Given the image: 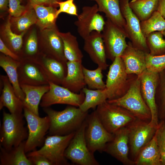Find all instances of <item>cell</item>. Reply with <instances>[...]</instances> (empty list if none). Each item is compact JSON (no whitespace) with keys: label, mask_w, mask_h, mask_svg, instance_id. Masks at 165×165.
Segmentation results:
<instances>
[{"label":"cell","mask_w":165,"mask_h":165,"mask_svg":"<svg viewBox=\"0 0 165 165\" xmlns=\"http://www.w3.org/2000/svg\"><path fill=\"white\" fill-rule=\"evenodd\" d=\"M23 112L28 129L25 150L26 153H28L35 150L44 143L45 135L50 128V120L47 116L40 117L25 107H24Z\"/></svg>","instance_id":"obj_8"},{"label":"cell","mask_w":165,"mask_h":165,"mask_svg":"<svg viewBox=\"0 0 165 165\" xmlns=\"http://www.w3.org/2000/svg\"><path fill=\"white\" fill-rule=\"evenodd\" d=\"M20 85L41 86L49 84V80L42 69L34 60L23 58L18 68Z\"/></svg>","instance_id":"obj_16"},{"label":"cell","mask_w":165,"mask_h":165,"mask_svg":"<svg viewBox=\"0 0 165 165\" xmlns=\"http://www.w3.org/2000/svg\"><path fill=\"white\" fill-rule=\"evenodd\" d=\"M145 62L147 70L159 73L165 69V54L154 56L146 53Z\"/></svg>","instance_id":"obj_39"},{"label":"cell","mask_w":165,"mask_h":165,"mask_svg":"<svg viewBox=\"0 0 165 165\" xmlns=\"http://www.w3.org/2000/svg\"><path fill=\"white\" fill-rule=\"evenodd\" d=\"M160 0H132L129 5L140 21L148 18L157 9Z\"/></svg>","instance_id":"obj_31"},{"label":"cell","mask_w":165,"mask_h":165,"mask_svg":"<svg viewBox=\"0 0 165 165\" xmlns=\"http://www.w3.org/2000/svg\"><path fill=\"white\" fill-rule=\"evenodd\" d=\"M60 1V0H30L31 5H48L55 7L58 6L57 3Z\"/></svg>","instance_id":"obj_46"},{"label":"cell","mask_w":165,"mask_h":165,"mask_svg":"<svg viewBox=\"0 0 165 165\" xmlns=\"http://www.w3.org/2000/svg\"><path fill=\"white\" fill-rule=\"evenodd\" d=\"M161 32L163 34V36H164L165 37V30Z\"/></svg>","instance_id":"obj_49"},{"label":"cell","mask_w":165,"mask_h":165,"mask_svg":"<svg viewBox=\"0 0 165 165\" xmlns=\"http://www.w3.org/2000/svg\"><path fill=\"white\" fill-rule=\"evenodd\" d=\"M75 132L64 136L49 135L45 138L42 147L38 150L28 152L27 156L28 157L35 155L43 156L52 165H69L64 153Z\"/></svg>","instance_id":"obj_6"},{"label":"cell","mask_w":165,"mask_h":165,"mask_svg":"<svg viewBox=\"0 0 165 165\" xmlns=\"http://www.w3.org/2000/svg\"><path fill=\"white\" fill-rule=\"evenodd\" d=\"M157 11L165 19V0H160Z\"/></svg>","instance_id":"obj_47"},{"label":"cell","mask_w":165,"mask_h":165,"mask_svg":"<svg viewBox=\"0 0 165 165\" xmlns=\"http://www.w3.org/2000/svg\"><path fill=\"white\" fill-rule=\"evenodd\" d=\"M138 76L140 79L141 95L151 112V119L150 122L157 127L159 121L155 102V94L159 73L146 69Z\"/></svg>","instance_id":"obj_15"},{"label":"cell","mask_w":165,"mask_h":165,"mask_svg":"<svg viewBox=\"0 0 165 165\" xmlns=\"http://www.w3.org/2000/svg\"><path fill=\"white\" fill-rule=\"evenodd\" d=\"M45 42L42 46L46 54L57 60L64 62L68 61L65 58L64 50L63 43L59 32L55 26L45 30Z\"/></svg>","instance_id":"obj_23"},{"label":"cell","mask_w":165,"mask_h":165,"mask_svg":"<svg viewBox=\"0 0 165 165\" xmlns=\"http://www.w3.org/2000/svg\"><path fill=\"white\" fill-rule=\"evenodd\" d=\"M113 134L112 140L108 143L104 150L124 165H133L134 161L129 158L128 130L127 127Z\"/></svg>","instance_id":"obj_17"},{"label":"cell","mask_w":165,"mask_h":165,"mask_svg":"<svg viewBox=\"0 0 165 165\" xmlns=\"http://www.w3.org/2000/svg\"><path fill=\"white\" fill-rule=\"evenodd\" d=\"M59 34L63 43L64 56L68 61H82L83 55L76 37L69 32H59Z\"/></svg>","instance_id":"obj_29"},{"label":"cell","mask_w":165,"mask_h":165,"mask_svg":"<svg viewBox=\"0 0 165 165\" xmlns=\"http://www.w3.org/2000/svg\"><path fill=\"white\" fill-rule=\"evenodd\" d=\"M156 133L161 155L162 165H165V121L159 122Z\"/></svg>","instance_id":"obj_41"},{"label":"cell","mask_w":165,"mask_h":165,"mask_svg":"<svg viewBox=\"0 0 165 165\" xmlns=\"http://www.w3.org/2000/svg\"><path fill=\"white\" fill-rule=\"evenodd\" d=\"M94 1L97 3L99 12L104 13L107 19L125 30L126 21L121 13L120 0Z\"/></svg>","instance_id":"obj_28"},{"label":"cell","mask_w":165,"mask_h":165,"mask_svg":"<svg viewBox=\"0 0 165 165\" xmlns=\"http://www.w3.org/2000/svg\"><path fill=\"white\" fill-rule=\"evenodd\" d=\"M127 127L130 151L132 160L134 161L141 148L153 137L158 127L150 121L137 119Z\"/></svg>","instance_id":"obj_10"},{"label":"cell","mask_w":165,"mask_h":165,"mask_svg":"<svg viewBox=\"0 0 165 165\" xmlns=\"http://www.w3.org/2000/svg\"><path fill=\"white\" fill-rule=\"evenodd\" d=\"M2 89L0 97V109L6 108L10 113L21 114L23 111V101L16 95L7 75H0Z\"/></svg>","instance_id":"obj_21"},{"label":"cell","mask_w":165,"mask_h":165,"mask_svg":"<svg viewBox=\"0 0 165 165\" xmlns=\"http://www.w3.org/2000/svg\"><path fill=\"white\" fill-rule=\"evenodd\" d=\"M130 0L119 1L121 13L126 21L125 31L134 46L149 53L146 39L141 31L140 20L130 8Z\"/></svg>","instance_id":"obj_13"},{"label":"cell","mask_w":165,"mask_h":165,"mask_svg":"<svg viewBox=\"0 0 165 165\" xmlns=\"http://www.w3.org/2000/svg\"><path fill=\"white\" fill-rule=\"evenodd\" d=\"M67 72L61 86L72 92L79 93L85 87L82 61H67Z\"/></svg>","instance_id":"obj_22"},{"label":"cell","mask_w":165,"mask_h":165,"mask_svg":"<svg viewBox=\"0 0 165 165\" xmlns=\"http://www.w3.org/2000/svg\"><path fill=\"white\" fill-rule=\"evenodd\" d=\"M25 141L9 150L0 147V165H33L25 154Z\"/></svg>","instance_id":"obj_25"},{"label":"cell","mask_w":165,"mask_h":165,"mask_svg":"<svg viewBox=\"0 0 165 165\" xmlns=\"http://www.w3.org/2000/svg\"><path fill=\"white\" fill-rule=\"evenodd\" d=\"M25 95L23 101L25 107L35 114L39 115L38 106L44 95L50 89L49 84L41 86L20 85Z\"/></svg>","instance_id":"obj_24"},{"label":"cell","mask_w":165,"mask_h":165,"mask_svg":"<svg viewBox=\"0 0 165 165\" xmlns=\"http://www.w3.org/2000/svg\"><path fill=\"white\" fill-rule=\"evenodd\" d=\"M83 72L85 82L89 88L92 90L104 89L105 83L104 82L103 70L98 67L94 70H90L83 66Z\"/></svg>","instance_id":"obj_35"},{"label":"cell","mask_w":165,"mask_h":165,"mask_svg":"<svg viewBox=\"0 0 165 165\" xmlns=\"http://www.w3.org/2000/svg\"><path fill=\"white\" fill-rule=\"evenodd\" d=\"M34 9L38 18L37 23L41 28L43 29L55 26L56 12L55 6L38 4L31 5Z\"/></svg>","instance_id":"obj_30"},{"label":"cell","mask_w":165,"mask_h":165,"mask_svg":"<svg viewBox=\"0 0 165 165\" xmlns=\"http://www.w3.org/2000/svg\"><path fill=\"white\" fill-rule=\"evenodd\" d=\"M74 0H67L63 2H59L57 4L59 7L57 10L56 17L57 18L61 13H65L70 15L77 16L78 15L77 7L74 2Z\"/></svg>","instance_id":"obj_42"},{"label":"cell","mask_w":165,"mask_h":165,"mask_svg":"<svg viewBox=\"0 0 165 165\" xmlns=\"http://www.w3.org/2000/svg\"><path fill=\"white\" fill-rule=\"evenodd\" d=\"M0 51L3 54L12 59L17 61H20V57L13 52L3 42L1 38H0Z\"/></svg>","instance_id":"obj_44"},{"label":"cell","mask_w":165,"mask_h":165,"mask_svg":"<svg viewBox=\"0 0 165 165\" xmlns=\"http://www.w3.org/2000/svg\"><path fill=\"white\" fill-rule=\"evenodd\" d=\"M161 32H154L146 38V42L149 50V53L157 56L165 54V39Z\"/></svg>","instance_id":"obj_36"},{"label":"cell","mask_w":165,"mask_h":165,"mask_svg":"<svg viewBox=\"0 0 165 165\" xmlns=\"http://www.w3.org/2000/svg\"><path fill=\"white\" fill-rule=\"evenodd\" d=\"M98 12L97 4L91 6H84L77 16V20L74 24L79 34L83 39L93 31H102L105 21Z\"/></svg>","instance_id":"obj_14"},{"label":"cell","mask_w":165,"mask_h":165,"mask_svg":"<svg viewBox=\"0 0 165 165\" xmlns=\"http://www.w3.org/2000/svg\"><path fill=\"white\" fill-rule=\"evenodd\" d=\"M137 76L128 74L121 57H116L107 75L105 88L107 100L117 99L124 95Z\"/></svg>","instance_id":"obj_3"},{"label":"cell","mask_w":165,"mask_h":165,"mask_svg":"<svg viewBox=\"0 0 165 165\" xmlns=\"http://www.w3.org/2000/svg\"><path fill=\"white\" fill-rule=\"evenodd\" d=\"M83 49L92 61L103 70L106 69L108 65L101 32L92 31L84 39Z\"/></svg>","instance_id":"obj_19"},{"label":"cell","mask_w":165,"mask_h":165,"mask_svg":"<svg viewBox=\"0 0 165 165\" xmlns=\"http://www.w3.org/2000/svg\"><path fill=\"white\" fill-rule=\"evenodd\" d=\"M91 0V1H94V0Z\"/></svg>","instance_id":"obj_50"},{"label":"cell","mask_w":165,"mask_h":165,"mask_svg":"<svg viewBox=\"0 0 165 165\" xmlns=\"http://www.w3.org/2000/svg\"><path fill=\"white\" fill-rule=\"evenodd\" d=\"M155 102L159 122L165 121V69L159 73Z\"/></svg>","instance_id":"obj_34"},{"label":"cell","mask_w":165,"mask_h":165,"mask_svg":"<svg viewBox=\"0 0 165 165\" xmlns=\"http://www.w3.org/2000/svg\"><path fill=\"white\" fill-rule=\"evenodd\" d=\"M107 58L113 61L121 56L127 45L125 30L107 19L102 33Z\"/></svg>","instance_id":"obj_11"},{"label":"cell","mask_w":165,"mask_h":165,"mask_svg":"<svg viewBox=\"0 0 165 165\" xmlns=\"http://www.w3.org/2000/svg\"><path fill=\"white\" fill-rule=\"evenodd\" d=\"M49 84L50 89L43 96L40 104L42 108L56 104L79 107L84 100L85 94L82 90L79 93H76L50 82H49Z\"/></svg>","instance_id":"obj_12"},{"label":"cell","mask_w":165,"mask_h":165,"mask_svg":"<svg viewBox=\"0 0 165 165\" xmlns=\"http://www.w3.org/2000/svg\"><path fill=\"white\" fill-rule=\"evenodd\" d=\"M38 44L36 33L35 30H33L25 44L24 54L25 57L24 58L35 60L38 56L37 55L38 54Z\"/></svg>","instance_id":"obj_40"},{"label":"cell","mask_w":165,"mask_h":165,"mask_svg":"<svg viewBox=\"0 0 165 165\" xmlns=\"http://www.w3.org/2000/svg\"><path fill=\"white\" fill-rule=\"evenodd\" d=\"M134 162L136 165H162L156 133L151 140L141 150Z\"/></svg>","instance_id":"obj_26"},{"label":"cell","mask_w":165,"mask_h":165,"mask_svg":"<svg viewBox=\"0 0 165 165\" xmlns=\"http://www.w3.org/2000/svg\"><path fill=\"white\" fill-rule=\"evenodd\" d=\"M113 136L103 126L95 110L88 115L85 136L87 146L91 152H104L107 144L112 140Z\"/></svg>","instance_id":"obj_9"},{"label":"cell","mask_w":165,"mask_h":165,"mask_svg":"<svg viewBox=\"0 0 165 165\" xmlns=\"http://www.w3.org/2000/svg\"><path fill=\"white\" fill-rule=\"evenodd\" d=\"M11 26L10 17H9L5 25L4 34L7 38L9 45L8 47L20 57L19 54L22 51L23 46V37L25 32L17 35L13 32Z\"/></svg>","instance_id":"obj_37"},{"label":"cell","mask_w":165,"mask_h":165,"mask_svg":"<svg viewBox=\"0 0 165 165\" xmlns=\"http://www.w3.org/2000/svg\"><path fill=\"white\" fill-rule=\"evenodd\" d=\"M140 85V77L138 75L124 95L117 99L107 100V101L125 108L137 119L150 121L151 112L142 97Z\"/></svg>","instance_id":"obj_4"},{"label":"cell","mask_w":165,"mask_h":165,"mask_svg":"<svg viewBox=\"0 0 165 165\" xmlns=\"http://www.w3.org/2000/svg\"><path fill=\"white\" fill-rule=\"evenodd\" d=\"M95 110L103 126L112 134L137 119L125 108L109 103L107 100L98 105Z\"/></svg>","instance_id":"obj_5"},{"label":"cell","mask_w":165,"mask_h":165,"mask_svg":"<svg viewBox=\"0 0 165 165\" xmlns=\"http://www.w3.org/2000/svg\"><path fill=\"white\" fill-rule=\"evenodd\" d=\"M24 114L8 113L3 111L0 132L1 147L9 150L27 139L28 135L25 126Z\"/></svg>","instance_id":"obj_2"},{"label":"cell","mask_w":165,"mask_h":165,"mask_svg":"<svg viewBox=\"0 0 165 165\" xmlns=\"http://www.w3.org/2000/svg\"><path fill=\"white\" fill-rule=\"evenodd\" d=\"M9 0H0V9L1 10H5L7 8Z\"/></svg>","instance_id":"obj_48"},{"label":"cell","mask_w":165,"mask_h":165,"mask_svg":"<svg viewBox=\"0 0 165 165\" xmlns=\"http://www.w3.org/2000/svg\"><path fill=\"white\" fill-rule=\"evenodd\" d=\"M34 60L41 67L49 82L61 85L67 74V62L43 53L39 54Z\"/></svg>","instance_id":"obj_18"},{"label":"cell","mask_w":165,"mask_h":165,"mask_svg":"<svg viewBox=\"0 0 165 165\" xmlns=\"http://www.w3.org/2000/svg\"><path fill=\"white\" fill-rule=\"evenodd\" d=\"M145 51L136 48L130 41L120 56L129 74L141 75L146 69Z\"/></svg>","instance_id":"obj_20"},{"label":"cell","mask_w":165,"mask_h":165,"mask_svg":"<svg viewBox=\"0 0 165 165\" xmlns=\"http://www.w3.org/2000/svg\"><path fill=\"white\" fill-rule=\"evenodd\" d=\"M82 90L85 97L79 108L83 112H87L90 108H95L108 99L105 88L92 90L85 87Z\"/></svg>","instance_id":"obj_32"},{"label":"cell","mask_w":165,"mask_h":165,"mask_svg":"<svg viewBox=\"0 0 165 165\" xmlns=\"http://www.w3.org/2000/svg\"><path fill=\"white\" fill-rule=\"evenodd\" d=\"M16 18L15 23L16 28L21 33L25 32L31 26L38 22L37 16L32 7L26 10L22 15Z\"/></svg>","instance_id":"obj_38"},{"label":"cell","mask_w":165,"mask_h":165,"mask_svg":"<svg viewBox=\"0 0 165 165\" xmlns=\"http://www.w3.org/2000/svg\"><path fill=\"white\" fill-rule=\"evenodd\" d=\"M19 64L20 61L14 60L3 54L0 55V66L6 73L16 95L23 101L25 95L21 88L18 80V68Z\"/></svg>","instance_id":"obj_27"},{"label":"cell","mask_w":165,"mask_h":165,"mask_svg":"<svg viewBox=\"0 0 165 165\" xmlns=\"http://www.w3.org/2000/svg\"><path fill=\"white\" fill-rule=\"evenodd\" d=\"M28 157L33 165H52L49 160L41 155H33Z\"/></svg>","instance_id":"obj_45"},{"label":"cell","mask_w":165,"mask_h":165,"mask_svg":"<svg viewBox=\"0 0 165 165\" xmlns=\"http://www.w3.org/2000/svg\"><path fill=\"white\" fill-rule=\"evenodd\" d=\"M49 118V135L64 136L75 132L81 127L88 116L79 107L70 105L61 111L49 107L43 108Z\"/></svg>","instance_id":"obj_1"},{"label":"cell","mask_w":165,"mask_h":165,"mask_svg":"<svg viewBox=\"0 0 165 165\" xmlns=\"http://www.w3.org/2000/svg\"><path fill=\"white\" fill-rule=\"evenodd\" d=\"M142 33L145 38L151 33L165 30V19L157 11L148 19L140 22Z\"/></svg>","instance_id":"obj_33"},{"label":"cell","mask_w":165,"mask_h":165,"mask_svg":"<svg viewBox=\"0 0 165 165\" xmlns=\"http://www.w3.org/2000/svg\"><path fill=\"white\" fill-rule=\"evenodd\" d=\"M8 6L10 15L15 18L20 16L26 10L24 6L21 5L20 0H9Z\"/></svg>","instance_id":"obj_43"},{"label":"cell","mask_w":165,"mask_h":165,"mask_svg":"<svg viewBox=\"0 0 165 165\" xmlns=\"http://www.w3.org/2000/svg\"><path fill=\"white\" fill-rule=\"evenodd\" d=\"M86 119L75 132L65 150L64 156L67 160L79 165H99L94 154L89 150L86 142L85 131Z\"/></svg>","instance_id":"obj_7"}]
</instances>
